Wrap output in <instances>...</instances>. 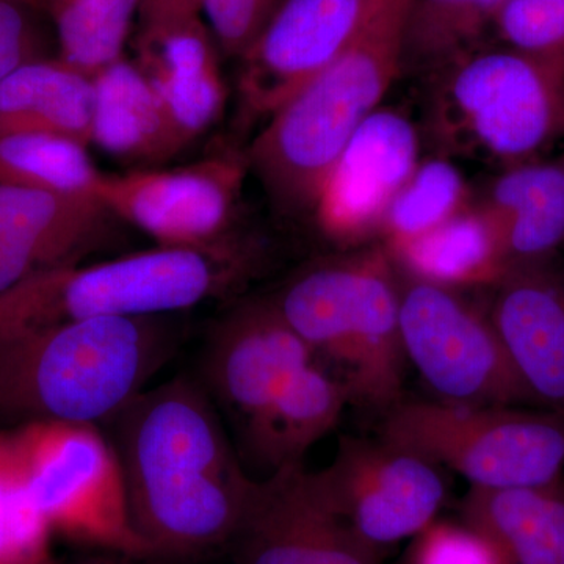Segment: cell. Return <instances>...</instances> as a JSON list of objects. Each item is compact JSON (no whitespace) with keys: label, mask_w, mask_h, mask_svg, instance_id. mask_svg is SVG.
Returning a JSON list of instances; mask_svg holds the SVG:
<instances>
[{"label":"cell","mask_w":564,"mask_h":564,"mask_svg":"<svg viewBox=\"0 0 564 564\" xmlns=\"http://www.w3.org/2000/svg\"><path fill=\"white\" fill-rule=\"evenodd\" d=\"M109 423L133 525L151 556L187 558L231 543L254 480L204 386L176 378L144 389Z\"/></svg>","instance_id":"obj_1"},{"label":"cell","mask_w":564,"mask_h":564,"mask_svg":"<svg viewBox=\"0 0 564 564\" xmlns=\"http://www.w3.org/2000/svg\"><path fill=\"white\" fill-rule=\"evenodd\" d=\"M161 317H104L0 337V422H109L173 355Z\"/></svg>","instance_id":"obj_2"},{"label":"cell","mask_w":564,"mask_h":564,"mask_svg":"<svg viewBox=\"0 0 564 564\" xmlns=\"http://www.w3.org/2000/svg\"><path fill=\"white\" fill-rule=\"evenodd\" d=\"M413 0H370L347 50L267 120L247 158L274 206L314 212L326 177L352 133L402 74L403 33Z\"/></svg>","instance_id":"obj_3"},{"label":"cell","mask_w":564,"mask_h":564,"mask_svg":"<svg viewBox=\"0 0 564 564\" xmlns=\"http://www.w3.org/2000/svg\"><path fill=\"white\" fill-rule=\"evenodd\" d=\"M400 278L386 248L326 259L288 282L274 303L350 403L386 413L403 399Z\"/></svg>","instance_id":"obj_4"},{"label":"cell","mask_w":564,"mask_h":564,"mask_svg":"<svg viewBox=\"0 0 564 564\" xmlns=\"http://www.w3.org/2000/svg\"><path fill=\"white\" fill-rule=\"evenodd\" d=\"M242 243L158 247L93 265L55 267L0 293V337L104 317H161L226 293L250 269Z\"/></svg>","instance_id":"obj_5"},{"label":"cell","mask_w":564,"mask_h":564,"mask_svg":"<svg viewBox=\"0 0 564 564\" xmlns=\"http://www.w3.org/2000/svg\"><path fill=\"white\" fill-rule=\"evenodd\" d=\"M436 74L430 122L451 151L508 169L564 133V61L503 47L469 52Z\"/></svg>","instance_id":"obj_6"},{"label":"cell","mask_w":564,"mask_h":564,"mask_svg":"<svg viewBox=\"0 0 564 564\" xmlns=\"http://www.w3.org/2000/svg\"><path fill=\"white\" fill-rule=\"evenodd\" d=\"M383 414L381 440L448 467L470 488L563 484V414L404 399Z\"/></svg>","instance_id":"obj_7"},{"label":"cell","mask_w":564,"mask_h":564,"mask_svg":"<svg viewBox=\"0 0 564 564\" xmlns=\"http://www.w3.org/2000/svg\"><path fill=\"white\" fill-rule=\"evenodd\" d=\"M52 532L131 558L151 551L133 525L117 448L96 423L32 422L11 430Z\"/></svg>","instance_id":"obj_8"},{"label":"cell","mask_w":564,"mask_h":564,"mask_svg":"<svg viewBox=\"0 0 564 564\" xmlns=\"http://www.w3.org/2000/svg\"><path fill=\"white\" fill-rule=\"evenodd\" d=\"M400 336L406 362L440 402L474 406L532 403L488 310L462 291L403 278Z\"/></svg>","instance_id":"obj_9"},{"label":"cell","mask_w":564,"mask_h":564,"mask_svg":"<svg viewBox=\"0 0 564 564\" xmlns=\"http://www.w3.org/2000/svg\"><path fill=\"white\" fill-rule=\"evenodd\" d=\"M311 477L323 503L367 547L423 532L445 496L437 466L381 437H340L333 462Z\"/></svg>","instance_id":"obj_10"},{"label":"cell","mask_w":564,"mask_h":564,"mask_svg":"<svg viewBox=\"0 0 564 564\" xmlns=\"http://www.w3.org/2000/svg\"><path fill=\"white\" fill-rule=\"evenodd\" d=\"M248 172L245 155L226 152L181 169L102 173L95 196L158 247L214 250L240 243L231 225Z\"/></svg>","instance_id":"obj_11"},{"label":"cell","mask_w":564,"mask_h":564,"mask_svg":"<svg viewBox=\"0 0 564 564\" xmlns=\"http://www.w3.org/2000/svg\"><path fill=\"white\" fill-rule=\"evenodd\" d=\"M370 0H281L242 55L239 90L252 117H270L355 39Z\"/></svg>","instance_id":"obj_12"},{"label":"cell","mask_w":564,"mask_h":564,"mask_svg":"<svg viewBox=\"0 0 564 564\" xmlns=\"http://www.w3.org/2000/svg\"><path fill=\"white\" fill-rule=\"evenodd\" d=\"M419 162L413 122L402 111L378 107L352 133L323 184L314 207L323 232L340 243L380 234L386 212Z\"/></svg>","instance_id":"obj_13"},{"label":"cell","mask_w":564,"mask_h":564,"mask_svg":"<svg viewBox=\"0 0 564 564\" xmlns=\"http://www.w3.org/2000/svg\"><path fill=\"white\" fill-rule=\"evenodd\" d=\"M314 361L273 299L248 300L215 325L204 355V388L245 422Z\"/></svg>","instance_id":"obj_14"},{"label":"cell","mask_w":564,"mask_h":564,"mask_svg":"<svg viewBox=\"0 0 564 564\" xmlns=\"http://www.w3.org/2000/svg\"><path fill=\"white\" fill-rule=\"evenodd\" d=\"M489 317L532 403L564 415V272L552 258L511 263Z\"/></svg>","instance_id":"obj_15"},{"label":"cell","mask_w":564,"mask_h":564,"mask_svg":"<svg viewBox=\"0 0 564 564\" xmlns=\"http://www.w3.org/2000/svg\"><path fill=\"white\" fill-rule=\"evenodd\" d=\"M111 217L91 196L0 184V247L32 274L80 263L106 240Z\"/></svg>","instance_id":"obj_16"},{"label":"cell","mask_w":564,"mask_h":564,"mask_svg":"<svg viewBox=\"0 0 564 564\" xmlns=\"http://www.w3.org/2000/svg\"><path fill=\"white\" fill-rule=\"evenodd\" d=\"M137 66L187 147L220 118L225 80L203 21L172 31L140 33Z\"/></svg>","instance_id":"obj_17"},{"label":"cell","mask_w":564,"mask_h":564,"mask_svg":"<svg viewBox=\"0 0 564 564\" xmlns=\"http://www.w3.org/2000/svg\"><path fill=\"white\" fill-rule=\"evenodd\" d=\"M348 403L340 381L311 362L245 421V443L270 474L303 464L304 455L332 432Z\"/></svg>","instance_id":"obj_18"},{"label":"cell","mask_w":564,"mask_h":564,"mask_svg":"<svg viewBox=\"0 0 564 564\" xmlns=\"http://www.w3.org/2000/svg\"><path fill=\"white\" fill-rule=\"evenodd\" d=\"M91 82L93 144L135 163L170 161L187 148L137 63L122 58Z\"/></svg>","instance_id":"obj_19"},{"label":"cell","mask_w":564,"mask_h":564,"mask_svg":"<svg viewBox=\"0 0 564 564\" xmlns=\"http://www.w3.org/2000/svg\"><path fill=\"white\" fill-rule=\"evenodd\" d=\"M477 203L496 226L508 265L552 258L564 245V162L508 166Z\"/></svg>","instance_id":"obj_20"},{"label":"cell","mask_w":564,"mask_h":564,"mask_svg":"<svg viewBox=\"0 0 564 564\" xmlns=\"http://www.w3.org/2000/svg\"><path fill=\"white\" fill-rule=\"evenodd\" d=\"M466 514L505 564H564V486L470 488Z\"/></svg>","instance_id":"obj_21"},{"label":"cell","mask_w":564,"mask_h":564,"mask_svg":"<svg viewBox=\"0 0 564 564\" xmlns=\"http://www.w3.org/2000/svg\"><path fill=\"white\" fill-rule=\"evenodd\" d=\"M391 256L406 276L456 291L492 288L510 267L496 226L478 203Z\"/></svg>","instance_id":"obj_22"},{"label":"cell","mask_w":564,"mask_h":564,"mask_svg":"<svg viewBox=\"0 0 564 564\" xmlns=\"http://www.w3.org/2000/svg\"><path fill=\"white\" fill-rule=\"evenodd\" d=\"M93 82L58 58L28 63L0 80V126L91 144Z\"/></svg>","instance_id":"obj_23"},{"label":"cell","mask_w":564,"mask_h":564,"mask_svg":"<svg viewBox=\"0 0 564 564\" xmlns=\"http://www.w3.org/2000/svg\"><path fill=\"white\" fill-rule=\"evenodd\" d=\"M101 176L87 144L61 133L0 126V184L96 199Z\"/></svg>","instance_id":"obj_24"},{"label":"cell","mask_w":564,"mask_h":564,"mask_svg":"<svg viewBox=\"0 0 564 564\" xmlns=\"http://www.w3.org/2000/svg\"><path fill=\"white\" fill-rule=\"evenodd\" d=\"M141 0H47L58 39V61L98 76L122 61Z\"/></svg>","instance_id":"obj_25"},{"label":"cell","mask_w":564,"mask_h":564,"mask_svg":"<svg viewBox=\"0 0 564 564\" xmlns=\"http://www.w3.org/2000/svg\"><path fill=\"white\" fill-rule=\"evenodd\" d=\"M505 0H413L403 33V68L441 70L463 55Z\"/></svg>","instance_id":"obj_26"},{"label":"cell","mask_w":564,"mask_h":564,"mask_svg":"<svg viewBox=\"0 0 564 564\" xmlns=\"http://www.w3.org/2000/svg\"><path fill=\"white\" fill-rule=\"evenodd\" d=\"M473 204L466 180L444 158L421 161L386 212L380 236L389 252L413 242Z\"/></svg>","instance_id":"obj_27"},{"label":"cell","mask_w":564,"mask_h":564,"mask_svg":"<svg viewBox=\"0 0 564 564\" xmlns=\"http://www.w3.org/2000/svg\"><path fill=\"white\" fill-rule=\"evenodd\" d=\"M50 522L33 499L13 432H0V564H52Z\"/></svg>","instance_id":"obj_28"},{"label":"cell","mask_w":564,"mask_h":564,"mask_svg":"<svg viewBox=\"0 0 564 564\" xmlns=\"http://www.w3.org/2000/svg\"><path fill=\"white\" fill-rule=\"evenodd\" d=\"M494 28L510 50L564 61V0H505Z\"/></svg>","instance_id":"obj_29"},{"label":"cell","mask_w":564,"mask_h":564,"mask_svg":"<svg viewBox=\"0 0 564 564\" xmlns=\"http://www.w3.org/2000/svg\"><path fill=\"white\" fill-rule=\"evenodd\" d=\"M199 3L223 50L242 57L281 0H199Z\"/></svg>","instance_id":"obj_30"},{"label":"cell","mask_w":564,"mask_h":564,"mask_svg":"<svg viewBox=\"0 0 564 564\" xmlns=\"http://www.w3.org/2000/svg\"><path fill=\"white\" fill-rule=\"evenodd\" d=\"M415 564H505L489 538L477 529L426 527Z\"/></svg>","instance_id":"obj_31"},{"label":"cell","mask_w":564,"mask_h":564,"mask_svg":"<svg viewBox=\"0 0 564 564\" xmlns=\"http://www.w3.org/2000/svg\"><path fill=\"white\" fill-rule=\"evenodd\" d=\"M367 549L325 505L304 534L295 564H372Z\"/></svg>","instance_id":"obj_32"},{"label":"cell","mask_w":564,"mask_h":564,"mask_svg":"<svg viewBox=\"0 0 564 564\" xmlns=\"http://www.w3.org/2000/svg\"><path fill=\"white\" fill-rule=\"evenodd\" d=\"M32 10L35 7L22 0H0V80L21 66L43 58Z\"/></svg>","instance_id":"obj_33"},{"label":"cell","mask_w":564,"mask_h":564,"mask_svg":"<svg viewBox=\"0 0 564 564\" xmlns=\"http://www.w3.org/2000/svg\"><path fill=\"white\" fill-rule=\"evenodd\" d=\"M199 0H141V33L185 28L202 21Z\"/></svg>","instance_id":"obj_34"},{"label":"cell","mask_w":564,"mask_h":564,"mask_svg":"<svg viewBox=\"0 0 564 564\" xmlns=\"http://www.w3.org/2000/svg\"><path fill=\"white\" fill-rule=\"evenodd\" d=\"M22 2L29 3V6L35 7V9H47L46 0H22Z\"/></svg>","instance_id":"obj_35"},{"label":"cell","mask_w":564,"mask_h":564,"mask_svg":"<svg viewBox=\"0 0 564 564\" xmlns=\"http://www.w3.org/2000/svg\"><path fill=\"white\" fill-rule=\"evenodd\" d=\"M52 564H57V563H52ZM84 564H104V563L99 562V563H84Z\"/></svg>","instance_id":"obj_36"},{"label":"cell","mask_w":564,"mask_h":564,"mask_svg":"<svg viewBox=\"0 0 564 564\" xmlns=\"http://www.w3.org/2000/svg\"><path fill=\"white\" fill-rule=\"evenodd\" d=\"M46 3H47V0H46Z\"/></svg>","instance_id":"obj_37"}]
</instances>
